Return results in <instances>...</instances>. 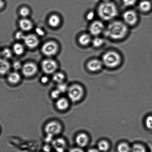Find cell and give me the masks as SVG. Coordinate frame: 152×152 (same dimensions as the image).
<instances>
[{"label":"cell","mask_w":152,"mask_h":152,"mask_svg":"<svg viewBox=\"0 0 152 152\" xmlns=\"http://www.w3.org/2000/svg\"><path fill=\"white\" fill-rule=\"evenodd\" d=\"M128 28L126 23L119 20L111 22L104 30L106 37L113 40L123 39L128 32Z\"/></svg>","instance_id":"cell-1"},{"label":"cell","mask_w":152,"mask_h":152,"mask_svg":"<svg viewBox=\"0 0 152 152\" xmlns=\"http://www.w3.org/2000/svg\"><path fill=\"white\" fill-rule=\"evenodd\" d=\"M97 13L99 17L102 20L109 21L113 20L117 15L118 9L113 2L110 1H104L99 5Z\"/></svg>","instance_id":"cell-2"},{"label":"cell","mask_w":152,"mask_h":152,"mask_svg":"<svg viewBox=\"0 0 152 152\" xmlns=\"http://www.w3.org/2000/svg\"><path fill=\"white\" fill-rule=\"evenodd\" d=\"M103 64L107 67L113 68L118 66L121 62V58L118 53L114 51H109L103 56Z\"/></svg>","instance_id":"cell-3"},{"label":"cell","mask_w":152,"mask_h":152,"mask_svg":"<svg viewBox=\"0 0 152 152\" xmlns=\"http://www.w3.org/2000/svg\"><path fill=\"white\" fill-rule=\"evenodd\" d=\"M68 97L72 102H76L79 101L83 96V88L80 85L74 84L69 87L67 90Z\"/></svg>","instance_id":"cell-4"},{"label":"cell","mask_w":152,"mask_h":152,"mask_svg":"<svg viewBox=\"0 0 152 152\" xmlns=\"http://www.w3.org/2000/svg\"><path fill=\"white\" fill-rule=\"evenodd\" d=\"M62 129V126L59 122L53 121L47 124L44 128V131L47 135L53 137L61 133Z\"/></svg>","instance_id":"cell-5"},{"label":"cell","mask_w":152,"mask_h":152,"mask_svg":"<svg viewBox=\"0 0 152 152\" xmlns=\"http://www.w3.org/2000/svg\"><path fill=\"white\" fill-rule=\"evenodd\" d=\"M58 46L54 41H49L44 44L42 47V51L44 55L47 56H52L55 55L58 51Z\"/></svg>","instance_id":"cell-6"},{"label":"cell","mask_w":152,"mask_h":152,"mask_svg":"<svg viewBox=\"0 0 152 152\" xmlns=\"http://www.w3.org/2000/svg\"><path fill=\"white\" fill-rule=\"evenodd\" d=\"M41 67L44 73L47 74H52L56 70L57 65L53 60L46 59L42 62Z\"/></svg>","instance_id":"cell-7"},{"label":"cell","mask_w":152,"mask_h":152,"mask_svg":"<svg viewBox=\"0 0 152 152\" xmlns=\"http://www.w3.org/2000/svg\"><path fill=\"white\" fill-rule=\"evenodd\" d=\"M123 17L125 23L129 26H134L138 21V15L133 10H130L125 11L124 13Z\"/></svg>","instance_id":"cell-8"},{"label":"cell","mask_w":152,"mask_h":152,"mask_svg":"<svg viewBox=\"0 0 152 152\" xmlns=\"http://www.w3.org/2000/svg\"><path fill=\"white\" fill-rule=\"evenodd\" d=\"M22 73L26 77H31L36 74L38 68L36 64L32 63H26L22 68Z\"/></svg>","instance_id":"cell-9"},{"label":"cell","mask_w":152,"mask_h":152,"mask_svg":"<svg viewBox=\"0 0 152 152\" xmlns=\"http://www.w3.org/2000/svg\"><path fill=\"white\" fill-rule=\"evenodd\" d=\"M104 30V23L99 20H96L93 22L90 25L89 29L90 33L93 36H98Z\"/></svg>","instance_id":"cell-10"},{"label":"cell","mask_w":152,"mask_h":152,"mask_svg":"<svg viewBox=\"0 0 152 152\" xmlns=\"http://www.w3.org/2000/svg\"><path fill=\"white\" fill-rule=\"evenodd\" d=\"M23 40L26 45L30 48H35L39 44V40L37 37L34 34L25 35Z\"/></svg>","instance_id":"cell-11"},{"label":"cell","mask_w":152,"mask_h":152,"mask_svg":"<svg viewBox=\"0 0 152 152\" xmlns=\"http://www.w3.org/2000/svg\"><path fill=\"white\" fill-rule=\"evenodd\" d=\"M103 64L102 61L94 59L88 62L87 64V68L90 71L96 72L102 68Z\"/></svg>","instance_id":"cell-12"},{"label":"cell","mask_w":152,"mask_h":152,"mask_svg":"<svg viewBox=\"0 0 152 152\" xmlns=\"http://www.w3.org/2000/svg\"><path fill=\"white\" fill-rule=\"evenodd\" d=\"M52 146L57 152H64L66 147V142L64 139L57 138L53 140Z\"/></svg>","instance_id":"cell-13"},{"label":"cell","mask_w":152,"mask_h":152,"mask_svg":"<svg viewBox=\"0 0 152 152\" xmlns=\"http://www.w3.org/2000/svg\"><path fill=\"white\" fill-rule=\"evenodd\" d=\"M56 107L60 111H64L68 109L69 102L68 99L64 97L57 99L56 104Z\"/></svg>","instance_id":"cell-14"},{"label":"cell","mask_w":152,"mask_h":152,"mask_svg":"<svg viewBox=\"0 0 152 152\" xmlns=\"http://www.w3.org/2000/svg\"><path fill=\"white\" fill-rule=\"evenodd\" d=\"M88 137L85 134H80L76 138V144L80 147H85L88 144Z\"/></svg>","instance_id":"cell-15"},{"label":"cell","mask_w":152,"mask_h":152,"mask_svg":"<svg viewBox=\"0 0 152 152\" xmlns=\"http://www.w3.org/2000/svg\"><path fill=\"white\" fill-rule=\"evenodd\" d=\"M10 69V63L5 58H0V75H4L8 73Z\"/></svg>","instance_id":"cell-16"},{"label":"cell","mask_w":152,"mask_h":152,"mask_svg":"<svg viewBox=\"0 0 152 152\" xmlns=\"http://www.w3.org/2000/svg\"><path fill=\"white\" fill-rule=\"evenodd\" d=\"M21 80L20 74L17 72H13L10 73L8 77V80L10 83L15 85L19 83Z\"/></svg>","instance_id":"cell-17"},{"label":"cell","mask_w":152,"mask_h":152,"mask_svg":"<svg viewBox=\"0 0 152 152\" xmlns=\"http://www.w3.org/2000/svg\"><path fill=\"white\" fill-rule=\"evenodd\" d=\"M19 24L20 28L24 31H30L33 27L31 21L26 19H23L20 20Z\"/></svg>","instance_id":"cell-18"},{"label":"cell","mask_w":152,"mask_h":152,"mask_svg":"<svg viewBox=\"0 0 152 152\" xmlns=\"http://www.w3.org/2000/svg\"><path fill=\"white\" fill-rule=\"evenodd\" d=\"M92 41L91 35L85 34L81 35L79 39V43L83 46L88 45Z\"/></svg>","instance_id":"cell-19"},{"label":"cell","mask_w":152,"mask_h":152,"mask_svg":"<svg viewBox=\"0 0 152 152\" xmlns=\"http://www.w3.org/2000/svg\"><path fill=\"white\" fill-rule=\"evenodd\" d=\"M139 7L140 10L143 12H147L151 9V4L150 1L145 0L140 3Z\"/></svg>","instance_id":"cell-20"},{"label":"cell","mask_w":152,"mask_h":152,"mask_svg":"<svg viewBox=\"0 0 152 152\" xmlns=\"http://www.w3.org/2000/svg\"><path fill=\"white\" fill-rule=\"evenodd\" d=\"M60 18L58 16L54 15L50 17L48 20L49 24L53 27H56L60 24Z\"/></svg>","instance_id":"cell-21"},{"label":"cell","mask_w":152,"mask_h":152,"mask_svg":"<svg viewBox=\"0 0 152 152\" xmlns=\"http://www.w3.org/2000/svg\"><path fill=\"white\" fill-rule=\"evenodd\" d=\"M52 79L57 84L62 83L64 82L65 79V76L64 74L58 72L54 74L53 75Z\"/></svg>","instance_id":"cell-22"},{"label":"cell","mask_w":152,"mask_h":152,"mask_svg":"<svg viewBox=\"0 0 152 152\" xmlns=\"http://www.w3.org/2000/svg\"><path fill=\"white\" fill-rule=\"evenodd\" d=\"M110 145L107 141H102L98 143V149L99 151L105 152L108 150Z\"/></svg>","instance_id":"cell-23"},{"label":"cell","mask_w":152,"mask_h":152,"mask_svg":"<svg viewBox=\"0 0 152 152\" xmlns=\"http://www.w3.org/2000/svg\"><path fill=\"white\" fill-rule=\"evenodd\" d=\"M13 50L16 54L17 55H20L24 52V48L23 45L20 43L14 44L13 47Z\"/></svg>","instance_id":"cell-24"},{"label":"cell","mask_w":152,"mask_h":152,"mask_svg":"<svg viewBox=\"0 0 152 152\" xmlns=\"http://www.w3.org/2000/svg\"><path fill=\"white\" fill-rule=\"evenodd\" d=\"M93 46L96 48L101 47L104 43V39L102 38L96 37L92 40Z\"/></svg>","instance_id":"cell-25"},{"label":"cell","mask_w":152,"mask_h":152,"mask_svg":"<svg viewBox=\"0 0 152 152\" xmlns=\"http://www.w3.org/2000/svg\"><path fill=\"white\" fill-rule=\"evenodd\" d=\"M131 150L129 146L126 143H121L118 147V152H129Z\"/></svg>","instance_id":"cell-26"},{"label":"cell","mask_w":152,"mask_h":152,"mask_svg":"<svg viewBox=\"0 0 152 152\" xmlns=\"http://www.w3.org/2000/svg\"><path fill=\"white\" fill-rule=\"evenodd\" d=\"M131 152H146L144 146L140 144H134L131 149Z\"/></svg>","instance_id":"cell-27"},{"label":"cell","mask_w":152,"mask_h":152,"mask_svg":"<svg viewBox=\"0 0 152 152\" xmlns=\"http://www.w3.org/2000/svg\"><path fill=\"white\" fill-rule=\"evenodd\" d=\"M69 87L67 84L64 83V82L62 83L57 84V89L59 91L61 94L65 93L67 91Z\"/></svg>","instance_id":"cell-28"},{"label":"cell","mask_w":152,"mask_h":152,"mask_svg":"<svg viewBox=\"0 0 152 152\" xmlns=\"http://www.w3.org/2000/svg\"><path fill=\"white\" fill-rule=\"evenodd\" d=\"M2 55L4 57V58L7 59L11 58L12 56L11 50L8 48H5L3 50L2 52Z\"/></svg>","instance_id":"cell-29"},{"label":"cell","mask_w":152,"mask_h":152,"mask_svg":"<svg viewBox=\"0 0 152 152\" xmlns=\"http://www.w3.org/2000/svg\"><path fill=\"white\" fill-rule=\"evenodd\" d=\"M61 94L60 91L56 88V89L53 91L51 92V96L53 99L57 100V99L60 98Z\"/></svg>","instance_id":"cell-30"},{"label":"cell","mask_w":152,"mask_h":152,"mask_svg":"<svg viewBox=\"0 0 152 152\" xmlns=\"http://www.w3.org/2000/svg\"><path fill=\"white\" fill-rule=\"evenodd\" d=\"M29 11L27 8L23 7L20 9V15L23 17H26L29 15Z\"/></svg>","instance_id":"cell-31"},{"label":"cell","mask_w":152,"mask_h":152,"mask_svg":"<svg viewBox=\"0 0 152 152\" xmlns=\"http://www.w3.org/2000/svg\"><path fill=\"white\" fill-rule=\"evenodd\" d=\"M137 0H122L124 5L126 7H131L134 5Z\"/></svg>","instance_id":"cell-32"},{"label":"cell","mask_w":152,"mask_h":152,"mask_svg":"<svg viewBox=\"0 0 152 152\" xmlns=\"http://www.w3.org/2000/svg\"><path fill=\"white\" fill-rule=\"evenodd\" d=\"M145 123L147 127L152 130V116H149L147 118Z\"/></svg>","instance_id":"cell-33"},{"label":"cell","mask_w":152,"mask_h":152,"mask_svg":"<svg viewBox=\"0 0 152 152\" xmlns=\"http://www.w3.org/2000/svg\"><path fill=\"white\" fill-rule=\"evenodd\" d=\"M13 67L15 70H20L22 68L21 63L18 61L15 62L14 64H13Z\"/></svg>","instance_id":"cell-34"},{"label":"cell","mask_w":152,"mask_h":152,"mask_svg":"<svg viewBox=\"0 0 152 152\" xmlns=\"http://www.w3.org/2000/svg\"><path fill=\"white\" fill-rule=\"evenodd\" d=\"M94 17H95V14L94 12L90 11L87 14L86 18L88 20H91L94 19Z\"/></svg>","instance_id":"cell-35"},{"label":"cell","mask_w":152,"mask_h":152,"mask_svg":"<svg viewBox=\"0 0 152 152\" xmlns=\"http://www.w3.org/2000/svg\"><path fill=\"white\" fill-rule=\"evenodd\" d=\"M25 36V35L23 34V32L20 31L18 32L15 35L16 38H17V39L18 40L23 39Z\"/></svg>","instance_id":"cell-36"},{"label":"cell","mask_w":152,"mask_h":152,"mask_svg":"<svg viewBox=\"0 0 152 152\" xmlns=\"http://www.w3.org/2000/svg\"><path fill=\"white\" fill-rule=\"evenodd\" d=\"M69 152H84V151L80 148H74L71 149Z\"/></svg>","instance_id":"cell-37"},{"label":"cell","mask_w":152,"mask_h":152,"mask_svg":"<svg viewBox=\"0 0 152 152\" xmlns=\"http://www.w3.org/2000/svg\"><path fill=\"white\" fill-rule=\"evenodd\" d=\"M36 32L40 36H42L44 34V32L42 29L40 28H37L36 29Z\"/></svg>","instance_id":"cell-38"},{"label":"cell","mask_w":152,"mask_h":152,"mask_svg":"<svg viewBox=\"0 0 152 152\" xmlns=\"http://www.w3.org/2000/svg\"><path fill=\"white\" fill-rule=\"evenodd\" d=\"M51 149V147L48 145H46L43 147V150L45 152H50Z\"/></svg>","instance_id":"cell-39"},{"label":"cell","mask_w":152,"mask_h":152,"mask_svg":"<svg viewBox=\"0 0 152 152\" xmlns=\"http://www.w3.org/2000/svg\"><path fill=\"white\" fill-rule=\"evenodd\" d=\"M49 81V79L47 76L42 77L41 79V82L42 83L46 84Z\"/></svg>","instance_id":"cell-40"},{"label":"cell","mask_w":152,"mask_h":152,"mask_svg":"<svg viewBox=\"0 0 152 152\" xmlns=\"http://www.w3.org/2000/svg\"><path fill=\"white\" fill-rule=\"evenodd\" d=\"M4 5V2L3 0H0V9L2 8Z\"/></svg>","instance_id":"cell-41"},{"label":"cell","mask_w":152,"mask_h":152,"mask_svg":"<svg viewBox=\"0 0 152 152\" xmlns=\"http://www.w3.org/2000/svg\"><path fill=\"white\" fill-rule=\"evenodd\" d=\"M88 152H99V150H96L95 149H91L88 150Z\"/></svg>","instance_id":"cell-42"},{"label":"cell","mask_w":152,"mask_h":152,"mask_svg":"<svg viewBox=\"0 0 152 152\" xmlns=\"http://www.w3.org/2000/svg\"><path fill=\"white\" fill-rule=\"evenodd\" d=\"M150 152H152V145L150 146Z\"/></svg>","instance_id":"cell-43"},{"label":"cell","mask_w":152,"mask_h":152,"mask_svg":"<svg viewBox=\"0 0 152 152\" xmlns=\"http://www.w3.org/2000/svg\"><path fill=\"white\" fill-rule=\"evenodd\" d=\"M2 55V52H1V51H0V56Z\"/></svg>","instance_id":"cell-44"},{"label":"cell","mask_w":152,"mask_h":152,"mask_svg":"<svg viewBox=\"0 0 152 152\" xmlns=\"http://www.w3.org/2000/svg\"><path fill=\"white\" fill-rule=\"evenodd\" d=\"M104 1H108L109 0H103Z\"/></svg>","instance_id":"cell-45"}]
</instances>
